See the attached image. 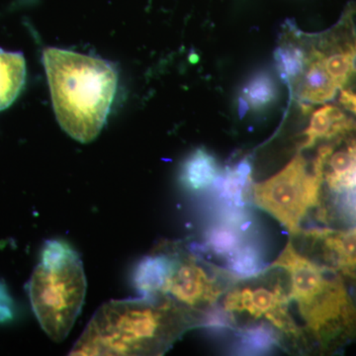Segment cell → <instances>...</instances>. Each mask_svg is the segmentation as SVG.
Segmentation results:
<instances>
[{
    "mask_svg": "<svg viewBox=\"0 0 356 356\" xmlns=\"http://www.w3.org/2000/svg\"><path fill=\"white\" fill-rule=\"evenodd\" d=\"M200 318L165 297L112 300L98 309L70 355H158Z\"/></svg>",
    "mask_w": 356,
    "mask_h": 356,
    "instance_id": "1",
    "label": "cell"
},
{
    "mask_svg": "<svg viewBox=\"0 0 356 356\" xmlns=\"http://www.w3.org/2000/svg\"><path fill=\"white\" fill-rule=\"evenodd\" d=\"M43 64L60 127L83 144L95 140L116 95L118 76L114 65L58 48L44 51Z\"/></svg>",
    "mask_w": 356,
    "mask_h": 356,
    "instance_id": "2",
    "label": "cell"
},
{
    "mask_svg": "<svg viewBox=\"0 0 356 356\" xmlns=\"http://www.w3.org/2000/svg\"><path fill=\"white\" fill-rule=\"evenodd\" d=\"M268 268L286 271L291 281L290 298L298 305L312 336L327 346L343 332H356V309L336 270L300 254L291 241Z\"/></svg>",
    "mask_w": 356,
    "mask_h": 356,
    "instance_id": "3",
    "label": "cell"
},
{
    "mask_svg": "<svg viewBox=\"0 0 356 356\" xmlns=\"http://www.w3.org/2000/svg\"><path fill=\"white\" fill-rule=\"evenodd\" d=\"M30 299L40 325L53 341L67 337L83 306L86 278L81 257L60 241L46 243L30 281Z\"/></svg>",
    "mask_w": 356,
    "mask_h": 356,
    "instance_id": "4",
    "label": "cell"
},
{
    "mask_svg": "<svg viewBox=\"0 0 356 356\" xmlns=\"http://www.w3.org/2000/svg\"><path fill=\"white\" fill-rule=\"evenodd\" d=\"M322 184L321 175L309 173L305 159L298 154L280 172L252 185V200L290 234L298 236L309 210L320 207Z\"/></svg>",
    "mask_w": 356,
    "mask_h": 356,
    "instance_id": "5",
    "label": "cell"
},
{
    "mask_svg": "<svg viewBox=\"0 0 356 356\" xmlns=\"http://www.w3.org/2000/svg\"><path fill=\"white\" fill-rule=\"evenodd\" d=\"M163 248L168 257V274L161 292L154 297L170 299L202 320L203 314L221 296V286L195 250L187 252L175 245Z\"/></svg>",
    "mask_w": 356,
    "mask_h": 356,
    "instance_id": "6",
    "label": "cell"
},
{
    "mask_svg": "<svg viewBox=\"0 0 356 356\" xmlns=\"http://www.w3.org/2000/svg\"><path fill=\"white\" fill-rule=\"evenodd\" d=\"M290 296L277 284L267 287L235 288L224 299V309L229 313H248L254 318H264L278 331L300 337L301 332L288 313Z\"/></svg>",
    "mask_w": 356,
    "mask_h": 356,
    "instance_id": "7",
    "label": "cell"
},
{
    "mask_svg": "<svg viewBox=\"0 0 356 356\" xmlns=\"http://www.w3.org/2000/svg\"><path fill=\"white\" fill-rule=\"evenodd\" d=\"M356 128V124L348 119L341 109L332 105L321 107L312 115L310 124L304 132L302 149L313 147L318 139L332 138Z\"/></svg>",
    "mask_w": 356,
    "mask_h": 356,
    "instance_id": "8",
    "label": "cell"
},
{
    "mask_svg": "<svg viewBox=\"0 0 356 356\" xmlns=\"http://www.w3.org/2000/svg\"><path fill=\"white\" fill-rule=\"evenodd\" d=\"M25 81L26 62L22 54L0 49V111L17 99Z\"/></svg>",
    "mask_w": 356,
    "mask_h": 356,
    "instance_id": "9",
    "label": "cell"
},
{
    "mask_svg": "<svg viewBox=\"0 0 356 356\" xmlns=\"http://www.w3.org/2000/svg\"><path fill=\"white\" fill-rule=\"evenodd\" d=\"M220 173L214 156L204 149H198L185 163L182 179L189 188L202 191L214 184Z\"/></svg>",
    "mask_w": 356,
    "mask_h": 356,
    "instance_id": "10",
    "label": "cell"
},
{
    "mask_svg": "<svg viewBox=\"0 0 356 356\" xmlns=\"http://www.w3.org/2000/svg\"><path fill=\"white\" fill-rule=\"evenodd\" d=\"M261 250L252 243L242 245L229 255L226 274L234 280H250L267 270Z\"/></svg>",
    "mask_w": 356,
    "mask_h": 356,
    "instance_id": "11",
    "label": "cell"
},
{
    "mask_svg": "<svg viewBox=\"0 0 356 356\" xmlns=\"http://www.w3.org/2000/svg\"><path fill=\"white\" fill-rule=\"evenodd\" d=\"M277 88L268 74H259L252 77L243 90L242 102L245 109L261 110L275 100Z\"/></svg>",
    "mask_w": 356,
    "mask_h": 356,
    "instance_id": "12",
    "label": "cell"
},
{
    "mask_svg": "<svg viewBox=\"0 0 356 356\" xmlns=\"http://www.w3.org/2000/svg\"><path fill=\"white\" fill-rule=\"evenodd\" d=\"M274 329L266 324L248 327L241 334L238 350L247 355L267 353L278 344V334Z\"/></svg>",
    "mask_w": 356,
    "mask_h": 356,
    "instance_id": "13",
    "label": "cell"
},
{
    "mask_svg": "<svg viewBox=\"0 0 356 356\" xmlns=\"http://www.w3.org/2000/svg\"><path fill=\"white\" fill-rule=\"evenodd\" d=\"M207 247L214 254L229 257L242 245V238L236 227L225 222L213 227L207 234Z\"/></svg>",
    "mask_w": 356,
    "mask_h": 356,
    "instance_id": "14",
    "label": "cell"
},
{
    "mask_svg": "<svg viewBox=\"0 0 356 356\" xmlns=\"http://www.w3.org/2000/svg\"><path fill=\"white\" fill-rule=\"evenodd\" d=\"M339 102L346 109L350 110V112L356 115V93L353 92L351 90L343 89L341 92Z\"/></svg>",
    "mask_w": 356,
    "mask_h": 356,
    "instance_id": "15",
    "label": "cell"
}]
</instances>
